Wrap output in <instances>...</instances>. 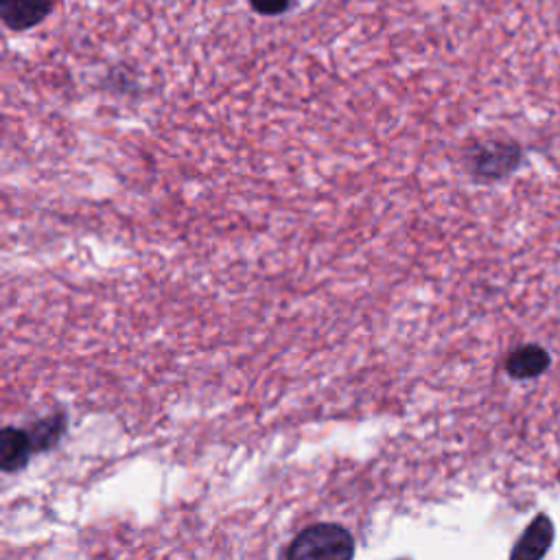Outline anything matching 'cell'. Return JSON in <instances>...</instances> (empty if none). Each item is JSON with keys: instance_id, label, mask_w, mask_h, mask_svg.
<instances>
[{"instance_id": "4", "label": "cell", "mask_w": 560, "mask_h": 560, "mask_svg": "<svg viewBox=\"0 0 560 560\" xmlns=\"http://www.w3.org/2000/svg\"><path fill=\"white\" fill-rule=\"evenodd\" d=\"M553 540V523L547 514H538L529 521L525 532L518 536L516 545L510 551L514 560H538L545 558Z\"/></svg>"}, {"instance_id": "8", "label": "cell", "mask_w": 560, "mask_h": 560, "mask_svg": "<svg viewBox=\"0 0 560 560\" xmlns=\"http://www.w3.org/2000/svg\"><path fill=\"white\" fill-rule=\"evenodd\" d=\"M247 4L260 18H280L295 7V0H247Z\"/></svg>"}, {"instance_id": "6", "label": "cell", "mask_w": 560, "mask_h": 560, "mask_svg": "<svg viewBox=\"0 0 560 560\" xmlns=\"http://www.w3.org/2000/svg\"><path fill=\"white\" fill-rule=\"evenodd\" d=\"M33 453L35 451H33L26 429H20L13 424H7L2 429V433H0V468H2V472L11 475V472L22 470L28 464Z\"/></svg>"}, {"instance_id": "7", "label": "cell", "mask_w": 560, "mask_h": 560, "mask_svg": "<svg viewBox=\"0 0 560 560\" xmlns=\"http://www.w3.org/2000/svg\"><path fill=\"white\" fill-rule=\"evenodd\" d=\"M66 429H68L66 413L59 409V411L42 416L26 431H28L33 451L35 453H46V451H50V448H55L59 444V440L63 438Z\"/></svg>"}, {"instance_id": "2", "label": "cell", "mask_w": 560, "mask_h": 560, "mask_svg": "<svg viewBox=\"0 0 560 560\" xmlns=\"http://www.w3.org/2000/svg\"><path fill=\"white\" fill-rule=\"evenodd\" d=\"M523 160V151L512 140L475 142L466 155L464 166L477 182H497L512 175Z\"/></svg>"}, {"instance_id": "3", "label": "cell", "mask_w": 560, "mask_h": 560, "mask_svg": "<svg viewBox=\"0 0 560 560\" xmlns=\"http://www.w3.org/2000/svg\"><path fill=\"white\" fill-rule=\"evenodd\" d=\"M59 0H0L2 26L11 33H26L44 24Z\"/></svg>"}, {"instance_id": "5", "label": "cell", "mask_w": 560, "mask_h": 560, "mask_svg": "<svg viewBox=\"0 0 560 560\" xmlns=\"http://www.w3.org/2000/svg\"><path fill=\"white\" fill-rule=\"evenodd\" d=\"M549 363H551V357H549V352L542 346H538V343H523V346L514 348L505 357L503 368H505V372L512 378L527 381V378H536L542 372H547Z\"/></svg>"}, {"instance_id": "1", "label": "cell", "mask_w": 560, "mask_h": 560, "mask_svg": "<svg viewBox=\"0 0 560 560\" xmlns=\"http://www.w3.org/2000/svg\"><path fill=\"white\" fill-rule=\"evenodd\" d=\"M352 556H354V538L339 523L308 525L300 529L282 551V558H289V560H306V558L346 560Z\"/></svg>"}]
</instances>
